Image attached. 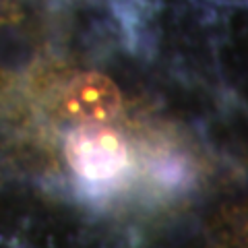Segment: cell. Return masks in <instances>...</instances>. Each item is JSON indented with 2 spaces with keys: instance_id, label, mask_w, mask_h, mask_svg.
<instances>
[{
  "instance_id": "7a4b0ae2",
  "label": "cell",
  "mask_w": 248,
  "mask_h": 248,
  "mask_svg": "<svg viewBox=\"0 0 248 248\" xmlns=\"http://www.w3.org/2000/svg\"><path fill=\"white\" fill-rule=\"evenodd\" d=\"M60 108L66 118L83 124H108L120 112L122 95L106 75L85 73L66 87Z\"/></svg>"
},
{
  "instance_id": "6da1fadb",
  "label": "cell",
  "mask_w": 248,
  "mask_h": 248,
  "mask_svg": "<svg viewBox=\"0 0 248 248\" xmlns=\"http://www.w3.org/2000/svg\"><path fill=\"white\" fill-rule=\"evenodd\" d=\"M64 155L73 174L93 192L118 188L130 166L124 137L106 124H83L66 139Z\"/></svg>"
}]
</instances>
